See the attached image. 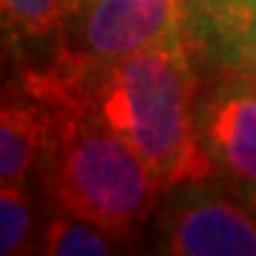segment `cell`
<instances>
[{
    "label": "cell",
    "mask_w": 256,
    "mask_h": 256,
    "mask_svg": "<svg viewBox=\"0 0 256 256\" xmlns=\"http://www.w3.org/2000/svg\"><path fill=\"white\" fill-rule=\"evenodd\" d=\"M194 46L168 43L108 63L60 48L48 68L26 72L20 88L66 97L102 120L137 148L168 194L216 174L200 134Z\"/></svg>",
    "instance_id": "6da1fadb"
},
{
    "label": "cell",
    "mask_w": 256,
    "mask_h": 256,
    "mask_svg": "<svg viewBox=\"0 0 256 256\" xmlns=\"http://www.w3.org/2000/svg\"><path fill=\"white\" fill-rule=\"evenodd\" d=\"M48 111V148L43 156L54 208L100 225L122 245L146 230L165 191L140 151L122 134L77 102L37 94Z\"/></svg>",
    "instance_id": "7a4b0ae2"
},
{
    "label": "cell",
    "mask_w": 256,
    "mask_h": 256,
    "mask_svg": "<svg viewBox=\"0 0 256 256\" xmlns=\"http://www.w3.org/2000/svg\"><path fill=\"white\" fill-rule=\"evenodd\" d=\"M66 32L74 43L60 48L108 63L142 48L194 40L191 0H86Z\"/></svg>",
    "instance_id": "3957f363"
},
{
    "label": "cell",
    "mask_w": 256,
    "mask_h": 256,
    "mask_svg": "<svg viewBox=\"0 0 256 256\" xmlns=\"http://www.w3.org/2000/svg\"><path fill=\"white\" fill-rule=\"evenodd\" d=\"M151 242L174 256H256V214L205 182L180 185L160 202Z\"/></svg>",
    "instance_id": "277c9868"
},
{
    "label": "cell",
    "mask_w": 256,
    "mask_h": 256,
    "mask_svg": "<svg viewBox=\"0 0 256 256\" xmlns=\"http://www.w3.org/2000/svg\"><path fill=\"white\" fill-rule=\"evenodd\" d=\"M200 134L216 171L239 182L256 185V92L234 74L222 72L220 86L200 106Z\"/></svg>",
    "instance_id": "5b68a950"
},
{
    "label": "cell",
    "mask_w": 256,
    "mask_h": 256,
    "mask_svg": "<svg viewBox=\"0 0 256 256\" xmlns=\"http://www.w3.org/2000/svg\"><path fill=\"white\" fill-rule=\"evenodd\" d=\"M194 40L220 72L256 77L254 0H191Z\"/></svg>",
    "instance_id": "8992f818"
},
{
    "label": "cell",
    "mask_w": 256,
    "mask_h": 256,
    "mask_svg": "<svg viewBox=\"0 0 256 256\" xmlns=\"http://www.w3.org/2000/svg\"><path fill=\"white\" fill-rule=\"evenodd\" d=\"M46 106L18 88L14 97H3L0 106V182L23 185L37 165H43L48 148Z\"/></svg>",
    "instance_id": "52a82bcc"
},
{
    "label": "cell",
    "mask_w": 256,
    "mask_h": 256,
    "mask_svg": "<svg viewBox=\"0 0 256 256\" xmlns=\"http://www.w3.org/2000/svg\"><path fill=\"white\" fill-rule=\"evenodd\" d=\"M122 242L100 225L54 208L48 216L37 250L46 256H111L122 250Z\"/></svg>",
    "instance_id": "ba28073f"
},
{
    "label": "cell",
    "mask_w": 256,
    "mask_h": 256,
    "mask_svg": "<svg viewBox=\"0 0 256 256\" xmlns=\"http://www.w3.org/2000/svg\"><path fill=\"white\" fill-rule=\"evenodd\" d=\"M6 40L60 37L68 26V0H0Z\"/></svg>",
    "instance_id": "9c48e42d"
},
{
    "label": "cell",
    "mask_w": 256,
    "mask_h": 256,
    "mask_svg": "<svg viewBox=\"0 0 256 256\" xmlns=\"http://www.w3.org/2000/svg\"><path fill=\"white\" fill-rule=\"evenodd\" d=\"M34 205L23 185L0 188V254L23 256L34 250Z\"/></svg>",
    "instance_id": "30bf717a"
},
{
    "label": "cell",
    "mask_w": 256,
    "mask_h": 256,
    "mask_svg": "<svg viewBox=\"0 0 256 256\" xmlns=\"http://www.w3.org/2000/svg\"><path fill=\"white\" fill-rule=\"evenodd\" d=\"M242 200H245V205L256 214V185L254 188H242Z\"/></svg>",
    "instance_id": "8fae6325"
},
{
    "label": "cell",
    "mask_w": 256,
    "mask_h": 256,
    "mask_svg": "<svg viewBox=\"0 0 256 256\" xmlns=\"http://www.w3.org/2000/svg\"><path fill=\"white\" fill-rule=\"evenodd\" d=\"M82 3H86V0H68V20H72L74 14L82 9Z\"/></svg>",
    "instance_id": "7c38bea8"
},
{
    "label": "cell",
    "mask_w": 256,
    "mask_h": 256,
    "mask_svg": "<svg viewBox=\"0 0 256 256\" xmlns=\"http://www.w3.org/2000/svg\"><path fill=\"white\" fill-rule=\"evenodd\" d=\"M228 74H234V72H228ZM234 77H239L248 88H254V92H256V77H245V74H234Z\"/></svg>",
    "instance_id": "4fadbf2b"
}]
</instances>
